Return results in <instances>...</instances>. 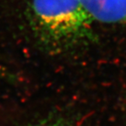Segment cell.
<instances>
[{"label": "cell", "instance_id": "obj_1", "mask_svg": "<svg viewBox=\"0 0 126 126\" xmlns=\"http://www.w3.org/2000/svg\"><path fill=\"white\" fill-rule=\"evenodd\" d=\"M31 24L37 42L58 53L93 37L94 21L81 0H32Z\"/></svg>", "mask_w": 126, "mask_h": 126}, {"label": "cell", "instance_id": "obj_2", "mask_svg": "<svg viewBox=\"0 0 126 126\" xmlns=\"http://www.w3.org/2000/svg\"><path fill=\"white\" fill-rule=\"evenodd\" d=\"M81 2L94 22L126 23V0H81Z\"/></svg>", "mask_w": 126, "mask_h": 126}, {"label": "cell", "instance_id": "obj_3", "mask_svg": "<svg viewBox=\"0 0 126 126\" xmlns=\"http://www.w3.org/2000/svg\"><path fill=\"white\" fill-rule=\"evenodd\" d=\"M34 126H73V125L66 121H63V120H55V121H48L46 123H42V124H39Z\"/></svg>", "mask_w": 126, "mask_h": 126}]
</instances>
